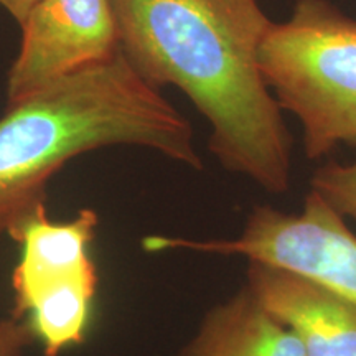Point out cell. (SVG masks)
<instances>
[{"instance_id":"30bf717a","label":"cell","mask_w":356,"mask_h":356,"mask_svg":"<svg viewBox=\"0 0 356 356\" xmlns=\"http://www.w3.org/2000/svg\"><path fill=\"white\" fill-rule=\"evenodd\" d=\"M37 338L25 318L8 315L0 320V356H22Z\"/></svg>"},{"instance_id":"8fae6325","label":"cell","mask_w":356,"mask_h":356,"mask_svg":"<svg viewBox=\"0 0 356 356\" xmlns=\"http://www.w3.org/2000/svg\"><path fill=\"white\" fill-rule=\"evenodd\" d=\"M38 2L40 0H0V6L6 8L19 24H22Z\"/></svg>"},{"instance_id":"5b68a950","label":"cell","mask_w":356,"mask_h":356,"mask_svg":"<svg viewBox=\"0 0 356 356\" xmlns=\"http://www.w3.org/2000/svg\"><path fill=\"white\" fill-rule=\"evenodd\" d=\"M145 252L195 251L244 256L248 261L286 267L318 279L356 302V234L345 218L310 190L300 213H284L269 204L254 207L238 238L193 239L145 236Z\"/></svg>"},{"instance_id":"52a82bcc","label":"cell","mask_w":356,"mask_h":356,"mask_svg":"<svg viewBox=\"0 0 356 356\" xmlns=\"http://www.w3.org/2000/svg\"><path fill=\"white\" fill-rule=\"evenodd\" d=\"M246 287L299 338L307 356H356V302L322 280L249 261Z\"/></svg>"},{"instance_id":"277c9868","label":"cell","mask_w":356,"mask_h":356,"mask_svg":"<svg viewBox=\"0 0 356 356\" xmlns=\"http://www.w3.org/2000/svg\"><path fill=\"white\" fill-rule=\"evenodd\" d=\"M97 225L92 208L56 222L40 204L8 233L20 246L12 315L29 322L44 356H60L86 340L99 286L91 257Z\"/></svg>"},{"instance_id":"6da1fadb","label":"cell","mask_w":356,"mask_h":356,"mask_svg":"<svg viewBox=\"0 0 356 356\" xmlns=\"http://www.w3.org/2000/svg\"><path fill=\"white\" fill-rule=\"evenodd\" d=\"M121 50L155 88L175 86L208 124L228 172L284 193L292 137L259 65L273 22L259 0H113Z\"/></svg>"},{"instance_id":"ba28073f","label":"cell","mask_w":356,"mask_h":356,"mask_svg":"<svg viewBox=\"0 0 356 356\" xmlns=\"http://www.w3.org/2000/svg\"><path fill=\"white\" fill-rule=\"evenodd\" d=\"M178 356H307L293 333L248 287L207 312Z\"/></svg>"},{"instance_id":"3957f363","label":"cell","mask_w":356,"mask_h":356,"mask_svg":"<svg viewBox=\"0 0 356 356\" xmlns=\"http://www.w3.org/2000/svg\"><path fill=\"white\" fill-rule=\"evenodd\" d=\"M267 88L296 115L310 160L356 145V20L328 0H297L259 50Z\"/></svg>"},{"instance_id":"7a4b0ae2","label":"cell","mask_w":356,"mask_h":356,"mask_svg":"<svg viewBox=\"0 0 356 356\" xmlns=\"http://www.w3.org/2000/svg\"><path fill=\"white\" fill-rule=\"evenodd\" d=\"M136 145L202 170L191 124L122 50L8 104L0 119V241L47 200L48 181L70 160Z\"/></svg>"},{"instance_id":"8992f818","label":"cell","mask_w":356,"mask_h":356,"mask_svg":"<svg viewBox=\"0 0 356 356\" xmlns=\"http://www.w3.org/2000/svg\"><path fill=\"white\" fill-rule=\"evenodd\" d=\"M7 76L8 104L121 51L113 0H40L20 24Z\"/></svg>"},{"instance_id":"9c48e42d","label":"cell","mask_w":356,"mask_h":356,"mask_svg":"<svg viewBox=\"0 0 356 356\" xmlns=\"http://www.w3.org/2000/svg\"><path fill=\"white\" fill-rule=\"evenodd\" d=\"M310 190L341 218L356 221V162H327L315 168Z\"/></svg>"}]
</instances>
